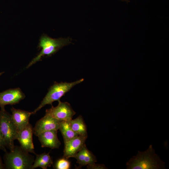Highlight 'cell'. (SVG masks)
<instances>
[{"instance_id": "44dd1931", "label": "cell", "mask_w": 169, "mask_h": 169, "mask_svg": "<svg viewBox=\"0 0 169 169\" xmlns=\"http://www.w3.org/2000/svg\"><path fill=\"white\" fill-rule=\"evenodd\" d=\"M5 168L4 164L3 163L1 157L0 156V169Z\"/></svg>"}, {"instance_id": "4fadbf2b", "label": "cell", "mask_w": 169, "mask_h": 169, "mask_svg": "<svg viewBox=\"0 0 169 169\" xmlns=\"http://www.w3.org/2000/svg\"><path fill=\"white\" fill-rule=\"evenodd\" d=\"M49 152L43 153L39 154H36L35 159L32 167V169L40 167L43 169H46L53 165V162L49 154Z\"/></svg>"}, {"instance_id": "7c38bea8", "label": "cell", "mask_w": 169, "mask_h": 169, "mask_svg": "<svg viewBox=\"0 0 169 169\" xmlns=\"http://www.w3.org/2000/svg\"><path fill=\"white\" fill-rule=\"evenodd\" d=\"M11 111L18 132L23 129L29 123L30 117L33 114V112L16 109L13 107L11 109Z\"/></svg>"}, {"instance_id": "7a4b0ae2", "label": "cell", "mask_w": 169, "mask_h": 169, "mask_svg": "<svg viewBox=\"0 0 169 169\" xmlns=\"http://www.w3.org/2000/svg\"><path fill=\"white\" fill-rule=\"evenodd\" d=\"M5 168L8 169H32L34 156L20 146H15L13 151L5 152Z\"/></svg>"}, {"instance_id": "8992f818", "label": "cell", "mask_w": 169, "mask_h": 169, "mask_svg": "<svg viewBox=\"0 0 169 169\" xmlns=\"http://www.w3.org/2000/svg\"><path fill=\"white\" fill-rule=\"evenodd\" d=\"M57 106L54 107L52 105L51 108L46 110L45 114L60 120L69 121L72 119L76 112L68 102L58 101Z\"/></svg>"}, {"instance_id": "3957f363", "label": "cell", "mask_w": 169, "mask_h": 169, "mask_svg": "<svg viewBox=\"0 0 169 169\" xmlns=\"http://www.w3.org/2000/svg\"><path fill=\"white\" fill-rule=\"evenodd\" d=\"M70 43L69 38H53L46 35H43L40 38L38 45L41 50L30 62L26 68H28L41 60L44 56H51L64 46L69 44Z\"/></svg>"}, {"instance_id": "30bf717a", "label": "cell", "mask_w": 169, "mask_h": 169, "mask_svg": "<svg viewBox=\"0 0 169 169\" xmlns=\"http://www.w3.org/2000/svg\"><path fill=\"white\" fill-rule=\"evenodd\" d=\"M87 136L78 135L64 143L63 157L66 159L74 158L77 153L85 144Z\"/></svg>"}, {"instance_id": "d6986e66", "label": "cell", "mask_w": 169, "mask_h": 169, "mask_svg": "<svg viewBox=\"0 0 169 169\" xmlns=\"http://www.w3.org/2000/svg\"><path fill=\"white\" fill-rule=\"evenodd\" d=\"M87 167L89 169H106L107 168L103 164H96L95 163L87 165Z\"/></svg>"}, {"instance_id": "ba28073f", "label": "cell", "mask_w": 169, "mask_h": 169, "mask_svg": "<svg viewBox=\"0 0 169 169\" xmlns=\"http://www.w3.org/2000/svg\"><path fill=\"white\" fill-rule=\"evenodd\" d=\"M33 127L29 123L23 130L18 132L17 139L20 146L26 151L36 154L33 142Z\"/></svg>"}, {"instance_id": "8fae6325", "label": "cell", "mask_w": 169, "mask_h": 169, "mask_svg": "<svg viewBox=\"0 0 169 169\" xmlns=\"http://www.w3.org/2000/svg\"><path fill=\"white\" fill-rule=\"evenodd\" d=\"M38 137L42 147L57 149L61 145V142L58 137L57 130L44 132L39 134Z\"/></svg>"}, {"instance_id": "ac0fdd59", "label": "cell", "mask_w": 169, "mask_h": 169, "mask_svg": "<svg viewBox=\"0 0 169 169\" xmlns=\"http://www.w3.org/2000/svg\"><path fill=\"white\" fill-rule=\"evenodd\" d=\"M86 146L85 144L82 148L77 153L74 158L77 160V163H78L80 167L84 166V153L85 148Z\"/></svg>"}, {"instance_id": "7402d4cb", "label": "cell", "mask_w": 169, "mask_h": 169, "mask_svg": "<svg viewBox=\"0 0 169 169\" xmlns=\"http://www.w3.org/2000/svg\"><path fill=\"white\" fill-rule=\"evenodd\" d=\"M122 1H125L127 3H128L129 2V0H121Z\"/></svg>"}, {"instance_id": "6da1fadb", "label": "cell", "mask_w": 169, "mask_h": 169, "mask_svg": "<svg viewBox=\"0 0 169 169\" xmlns=\"http://www.w3.org/2000/svg\"><path fill=\"white\" fill-rule=\"evenodd\" d=\"M127 169H165V163L155 152L151 145L144 151H138L126 163Z\"/></svg>"}, {"instance_id": "603a6c76", "label": "cell", "mask_w": 169, "mask_h": 169, "mask_svg": "<svg viewBox=\"0 0 169 169\" xmlns=\"http://www.w3.org/2000/svg\"><path fill=\"white\" fill-rule=\"evenodd\" d=\"M4 73V72H0V76H1Z\"/></svg>"}, {"instance_id": "277c9868", "label": "cell", "mask_w": 169, "mask_h": 169, "mask_svg": "<svg viewBox=\"0 0 169 169\" xmlns=\"http://www.w3.org/2000/svg\"><path fill=\"white\" fill-rule=\"evenodd\" d=\"M0 127L6 148L13 151L14 141L17 139L18 131L12 115L8 112L5 106L1 107Z\"/></svg>"}, {"instance_id": "2e32d148", "label": "cell", "mask_w": 169, "mask_h": 169, "mask_svg": "<svg viewBox=\"0 0 169 169\" xmlns=\"http://www.w3.org/2000/svg\"><path fill=\"white\" fill-rule=\"evenodd\" d=\"M84 166L95 163L97 160L95 156L90 151L86 146L84 153Z\"/></svg>"}, {"instance_id": "ffe728a7", "label": "cell", "mask_w": 169, "mask_h": 169, "mask_svg": "<svg viewBox=\"0 0 169 169\" xmlns=\"http://www.w3.org/2000/svg\"><path fill=\"white\" fill-rule=\"evenodd\" d=\"M6 146L0 127V150L6 152Z\"/></svg>"}, {"instance_id": "5b68a950", "label": "cell", "mask_w": 169, "mask_h": 169, "mask_svg": "<svg viewBox=\"0 0 169 169\" xmlns=\"http://www.w3.org/2000/svg\"><path fill=\"white\" fill-rule=\"evenodd\" d=\"M84 80V79H81L70 83L61 82L58 83L55 82L49 88L48 92L39 105L33 111V114H35L47 105H52L54 102L60 100V98L73 87L82 83Z\"/></svg>"}, {"instance_id": "9c48e42d", "label": "cell", "mask_w": 169, "mask_h": 169, "mask_svg": "<svg viewBox=\"0 0 169 169\" xmlns=\"http://www.w3.org/2000/svg\"><path fill=\"white\" fill-rule=\"evenodd\" d=\"M25 97L19 88L8 89L0 93V107L18 103Z\"/></svg>"}, {"instance_id": "e0dca14e", "label": "cell", "mask_w": 169, "mask_h": 169, "mask_svg": "<svg viewBox=\"0 0 169 169\" xmlns=\"http://www.w3.org/2000/svg\"><path fill=\"white\" fill-rule=\"evenodd\" d=\"M70 162L67 159L63 157L57 161L55 165V168L57 169H69L70 168Z\"/></svg>"}, {"instance_id": "52a82bcc", "label": "cell", "mask_w": 169, "mask_h": 169, "mask_svg": "<svg viewBox=\"0 0 169 169\" xmlns=\"http://www.w3.org/2000/svg\"><path fill=\"white\" fill-rule=\"evenodd\" d=\"M61 121L45 114L36 122L33 128V134L38 136L39 134L45 131L53 130L58 131Z\"/></svg>"}, {"instance_id": "5bb4252c", "label": "cell", "mask_w": 169, "mask_h": 169, "mask_svg": "<svg viewBox=\"0 0 169 169\" xmlns=\"http://www.w3.org/2000/svg\"><path fill=\"white\" fill-rule=\"evenodd\" d=\"M69 122L71 127L74 132L78 135L87 136L86 126L81 115L71 120Z\"/></svg>"}, {"instance_id": "9a60e30c", "label": "cell", "mask_w": 169, "mask_h": 169, "mask_svg": "<svg viewBox=\"0 0 169 169\" xmlns=\"http://www.w3.org/2000/svg\"><path fill=\"white\" fill-rule=\"evenodd\" d=\"M59 130L63 136L64 143L78 136L72 130L69 121H61Z\"/></svg>"}]
</instances>
